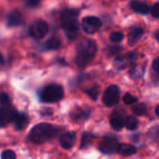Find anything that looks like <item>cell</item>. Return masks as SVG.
Listing matches in <instances>:
<instances>
[{
  "instance_id": "d4e9b609",
  "label": "cell",
  "mask_w": 159,
  "mask_h": 159,
  "mask_svg": "<svg viewBox=\"0 0 159 159\" xmlns=\"http://www.w3.org/2000/svg\"><path fill=\"white\" fill-rule=\"evenodd\" d=\"M123 101L127 105H130V104L136 103L138 102V99L135 96L131 95L130 93H127V94H125V96L123 98Z\"/></svg>"
},
{
  "instance_id": "d6986e66",
  "label": "cell",
  "mask_w": 159,
  "mask_h": 159,
  "mask_svg": "<svg viewBox=\"0 0 159 159\" xmlns=\"http://www.w3.org/2000/svg\"><path fill=\"white\" fill-rule=\"evenodd\" d=\"M145 73V68L143 66H140V65H134L130 68L129 71V76L133 79V80H139L141 79L143 75Z\"/></svg>"
},
{
  "instance_id": "1f68e13d",
  "label": "cell",
  "mask_w": 159,
  "mask_h": 159,
  "mask_svg": "<svg viewBox=\"0 0 159 159\" xmlns=\"http://www.w3.org/2000/svg\"><path fill=\"white\" fill-rule=\"evenodd\" d=\"M153 69L155 70L156 73H157L159 75V58L156 59L153 62Z\"/></svg>"
},
{
  "instance_id": "ffe728a7",
  "label": "cell",
  "mask_w": 159,
  "mask_h": 159,
  "mask_svg": "<svg viewBox=\"0 0 159 159\" xmlns=\"http://www.w3.org/2000/svg\"><path fill=\"white\" fill-rule=\"evenodd\" d=\"M61 47V40L58 37H50L46 43H45V48L46 49L48 50H55L58 49Z\"/></svg>"
},
{
  "instance_id": "9a60e30c",
  "label": "cell",
  "mask_w": 159,
  "mask_h": 159,
  "mask_svg": "<svg viewBox=\"0 0 159 159\" xmlns=\"http://www.w3.org/2000/svg\"><path fill=\"white\" fill-rule=\"evenodd\" d=\"M13 122H14L15 129L18 130H21L26 128L29 122V118H28V116L24 113H17Z\"/></svg>"
},
{
  "instance_id": "7a4b0ae2",
  "label": "cell",
  "mask_w": 159,
  "mask_h": 159,
  "mask_svg": "<svg viewBox=\"0 0 159 159\" xmlns=\"http://www.w3.org/2000/svg\"><path fill=\"white\" fill-rule=\"evenodd\" d=\"M60 129L48 123H40L35 125L29 132V139L34 143H46L57 136Z\"/></svg>"
},
{
  "instance_id": "52a82bcc",
  "label": "cell",
  "mask_w": 159,
  "mask_h": 159,
  "mask_svg": "<svg viewBox=\"0 0 159 159\" xmlns=\"http://www.w3.org/2000/svg\"><path fill=\"white\" fill-rule=\"evenodd\" d=\"M102 20L97 18V17H93V16H89L83 19L82 20V27L83 30L89 34H95L96 32L99 31V29L102 27Z\"/></svg>"
},
{
  "instance_id": "f1b7e54d",
  "label": "cell",
  "mask_w": 159,
  "mask_h": 159,
  "mask_svg": "<svg viewBox=\"0 0 159 159\" xmlns=\"http://www.w3.org/2000/svg\"><path fill=\"white\" fill-rule=\"evenodd\" d=\"M151 13H152L153 17L159 19V3H157L153 6V7L151 9Z\"/></svg>"
},
{
  "instance_id": "8fae6325",
  "label": "cell",
  "mask_w": 159,
  "mask_h": 159,
  "mask_svg": "<svg viewBox=\"0 0 159 159\" xmlns=\"http://www.w3.org/2000/svg\"><path fill=\"white\" fill-rule=\"evenodd\" d=\"M126 118H127V115L124 110H116L111 116V119H110L111 126L116 130H119L125 126Z\"/></svg>"
},
{
  "instance_id": "e575fe53",
  "label": "cell",
  "mask_w": 159,
  "mask_h": 159,
  "mask_svg": "<svg viewBox=\"0 0 159 159\" xmlns=\"http://www.w3.org/2000/svg\"><path fill=\"white\" fill-rule=\"evenodd\" d=\"M1 62H3V56H2V54L0 53V63Z\"/></svg>"
},
{
  "instance_id": "4fadbf2b",
  "label": "cell",
  "mask_w": 159,
  "mask_h": 159,
  "mask_svg": "<svg viewBox=\"0 0 159 159\" xmlns=\"http://www.w3.org/2000/svg\"><path fill=\"white\" fill-rule=\"evenodd\" d=\"M90 116V109L88 107H78L75 108L71 113V117L75 122H81L87 120Z\"/></svg>"
},
{
  "instance_id": "5bb4252c",
  "label": "cell",
  "mask_w": 159,
  "mask_h": 159,
  "mask_svg": "<svg viewBox=\"0 0 159 159\" xmlns=\"http://www.w3.org/2000/svg\"><path fill=\"white\" fill-rule=\"evenodd\" d=\"M22 20H22V16H21L20 12H19L18 10H13L7 15V25L8 27L19 26L22 23Z\"/></svg>"
},
{
  "instance_id": "4316f807",
  "label": "cell",
  "mask_w": 159,
  "mask_h": 159,
  "mask_svg": "<svg viewBox=\"0 0 159 159\" xmlns=\"http://www.w3.org/2000/svg\"><path fill=\"white\" fill-rule=\"evenodd\" d=\"M1 159H16V155L11 150H6V151L2 152Z\"/></svg>"
},
{
  "instance_id": "3957f363",
  "label": "cell",
  "mask_w": 159,
  "mask_h": 159,
  "mask_svg": "<svg viewBox=\"0 0 159 159\" xmlns=\"http://www.w3.org/2000/svg\"><path fill=\"white\" fill-rule=\"evenodd\" d=\"M96 52H97L96 43L89 38L83 39L77 47V53L75 57L76 64L80 67L86 66L93 60V58L96 55Z\"/></svg>"
},
{
  "instance_id": "277c9868",
  "label": "cell",
  "mask_w": 159,
  "mask_h": 159,
  "mask_svg": "<svg viewBox=\"0 0 159 159\" xmlns=\"http://www.w3.org/2000/svg\"><path fill=\"white\" fill-rule=\"evenodd\" d=\"M63 97V89L58 84H50L45 87L40 94V99L43 102L53 103L61 101Z\"/></svg>"
},
{
  "instance_id": "e0dca14e",
  "label": "cell",
  "mask_w": 159,
  "mask_h": 159,
  "mask_svg": "<svg viewBox=\"0 0 159 159\" xmlns=\"http://www.w3.org/2000/svg\"><path fill=\"white\" fill-rule=\"evenodd\" d=\"M130 7L137 13L140 14H147L150 10L149 6L144 3V2H141V1H132L130 2Z\"/></svg>"
},
{
  "instance_id": "30bf717a",
  "label": "cell",
  "mask_w": 159,
  "mask_h": 159,
  "mask_svg": "<svg viewBox=\"0 0 159 159\" xmlns=\"http://www.w3.org/2000/svg\"><path fill=\"white\" fill-rule=\"evenodd\" d=\"M137 53L135 52H130L128 53L126 55H122V56H118L116 58L114 64L117 69H125L127 68L129 65H131L136 60H137Z\"/></svg>"
},
{
  "instance_id": "83f0119b",
  "label": "cell",
  "mask_w": 159,
  "mask_h": 159,
  "mask_svg": "<svg viewBox=\"0 0 159 159\" xmlns=\"http://www.w3.org/2000/svg\"><path fill=\"white\" fill-rule=\"evenodd\" d=\"M91 143V138L90 135H89L88 133H84L83 138H82V143H81V148H86L89 145V143Z\"/></svg>"
},
{
  "instance_id": "484cf974",
  "label": "cell",
  "mask_w": 159,
  "mask_h": 159,
  "mask_svg": "<svg viewBox=\"0 0 159 159\" xmlns=\"http://www.w3.org/2000/svg\"><path fill=\"white\" fill-rule=\"evenodd\" d=\"M10 102H11V100H10V97L7 94V93H0V104L2 106H8L10 105Z\"/></svg>"
},
{
  "instance_id": "4dcf8cb0",
  "label": "cell",
  "mask_w": 159,
  "mask_h": 159,
  "mask_svg": "<svg viewBox=\"0 0 159 159\" xmlns=\"http://www.w3.org/2000/svg\"><path fill=\"white\" fill-rule=\"evenodd\" d=\"M120 50H121V48H120V47L114 46V47H112V48L109 49V54H110V55H115L116 53L119 52Z\"/></svg>"
},
{
  "instance_id": "2e32d148",
  "label": "cell",
  "mask_w": 159,
  "mask_h": 159,
  "mask_svg": "<svg viewBox=\"0 0 159 159\" xmlns=\"http://www.w3.org/2000/svg\"><path fill=\"white\" fill-rule=\"evenodd\" d=\"M143 33H144V30L142 27L132 28L129 34V43L130 45H135L143 35Z\"/></svg>"
},
{
  "instance_id": "8992f818",
  "label": "cell",
  "mask_w": 159,
  "mask_h": 159,
  "mask_svg": "<svg viewBox=\"0 0 159 159\" xmlns=\"http://www.w3.org/2000/svg\"><path fill=\"white\" fill-rule=\"evenodd\" d=\"M48 24L45 20H38L34 21L29 27V34L36 39H40L45 37V35L48 32Z\"/></svg>"
},
{
  "instance_id": "f546056e",
  "label": "cell",
  "mask_w": 159,
  "mask_h": 159,
  "mask_svg": "<svg viewBox=\"0 0 159 159\" xmlns=\"http://www.w3.org/2000/svg\"><path fill=\"white\" fill-rule=\"evenodd\" d=\"M39 4H40V2L37 0H30V1L26 2V6L29 7H36L37 6H39Z\"/></svg>"
},
{
  "instance_id": "ac0fdd59",
  "label": "cell",
  "mask_w": 159,
  "mask_h": 159,
  "mask_svg": "<svg viewBox=\"0 0 159 159\" xmlns=\"http://www.w3.org/2000/svg\"><path fill=\"white\" fill-rule=\"evenodd\" d=\"M136 148L133 145L130 144H127V143H123V144H119L118 148H117V153L123 157H129L132 156L136 153Z\"/></svg>"
},
{
  "instance_id": "44dd1931",
  "label": "cell",
  "mask_w": 159,
  "mask_h": 159,
  "mask_svg": "<svg viewBox=\"0 0 159 159\" xmlns=\"http://www.w3.org/2000/svg\"><path fill=\"white\" fill-rule=\"evenodd\" d=\"M138 120L134 117V116H127L126 118V121H125V127L128 129H130V130H133L135 129H137L138 127Z\"/></svg>"
},
{
  "instance_id": "5b68a950",
  "label": "cell",
  "mask_w": 159,
  "mask_h": 159,
  "mask_svg": "<svg viewBox=\"0 0 159 159\" xmlns=\"http://www.w3.org/2000/svg\"><path fill=\"white\" fill-rule=\"evenodd\" d=\"M120 99V89L117 86L112 85L106 89L103 93L102 102L107 107L115 106L118 103Z\"/></svg>"
},
{
  "instance_id": "cb8c5ba5",
  "label": "cell",
  "mask_w": 159,
  "mask_h": 159,
  "mask_svg": "<svg viewBox=\"0 0 159 159\" xmlns=\"http://www.w3.org/2000/svg\"><path fill=\"white\" fill-rule=\"evenodd\" d=\"M124 34L120 32H115L113 34H111L110 35V40L114 43H120L121 41L124 40Z\"/></svg>"
},
{
  "instance_id": "d6a6232c",
  "label": "cell",
  "mask_w": 159,
  "mask_h": 159,
  "mask_svg": "<svg viewBox=\"0 0 159 159\" xmlns=\"http://www.w3.org/2000/svg\"><path fill=\"white\" fill-rule=\"evenodd\" d=\"M156 38H157V40L159 42V31H157V32L156 33Z\"/></svg>"
},
{
  "instance_id": "603a6c76",
  "label": "cell",
  "mask_w": 159,
  "mask_h": 159,
  "mask_svg": "<svg viewBox=\"0 0 159 159\" xmlns=\"http://www.w3.org/2000/svg\"><path fill=\"white\" fill-rule=\"evenodd\" d=\"M86 92H87V94H88L92 100L96 101V100L98 99V97H99V94H100V88H99L98 86H94V87H92V88L87 89Z\"/></svg>"
},
{
  "instance_id": "9c48e42d",
  "label": "cell",
  "mask_w": 159,
  "mask_h": 159,
  "mask_svg": "<svg viewBox=\"0 0 159 159\" xmlns=\"http://www.w3.org/2000/svg\"><path fill=\"white\" fill-rule=\"evenodd\" d=\"M17 112L15 108L11 105L8 106H2L0 108V128L5 127L8 123L14 120Z\"/></svg>"
},
{
  "instance_id": "ba28073f",
  "label": "cell",
  "mask_w": 159,
  "mask_h": 159,
  "mask_svg": "<svg viewBox=\"0 0 159 159\" xmlns=\"http://www.w3.org/2000/svg\"><path fill=\"white\" fill-rule=\"evenodd\" d=\"M119 143L116 138L113 137H105L100 143V151L106 155H111L117 152V148Z\"/></svg>"
},
{
  "instance_id": "6da1fadb",
  "label": "cell",
  "mask_w": 159,
  "mask_h": 159,
  "mask_svg": "<svg viewBox=\"0 0 159 159\" xmlns=\"http://www.w3.org/2000/svg\"><path fill=\"white\" fill-rule=\"evenodd\" d=\"M78 15V10L74 8H66L61 14V26L66 36L71 40L76 38L79 34Z\"/></svg>"
},
{
  "instance_id": "7402d4cb",
  "label": "cell",
  "mask_w": 159,
  "mask_h": 159,
  "mask_svg": "<svg viewBox=\"0 0 159 159\" xmlns=\"http://www.w3.org/2000/svg\"><path fill=\"white\" fill-rule=\"evenodd\" d=\"M132 111L137 116H143L147 112V107L144 103H138L132 107Z\"/></svg>"
},
{
  "instance_id": "836d02e7",
  "label": "cell",
  "mask_w": 159,
  "mask_h": 159,
  "mask_svg": "<svg viewBox=\"0 0 159 159\" xmlns=\"http://www.w3.org/2000/svg\"><path fill=\"white\" fill-rule=\"evenodd\" d=\"M156 114H157V116L159 117V105L157 107V109H156Z\"/></svg>"
},
{
  "instance_id": "7c38bea8",
  "label": "cell",
  "mask_w": 159,
  "mask_h": 159,
  "mask_svg": "<svg viewBox=\"0 0 159 159\" xmlns=\"http://www.w3.org/2000/svg\"><path fill=\"white\" fill-rule=\"evenodd\" d=\"M76 141V134L74 131H67L60 137V144L63 149H71Z\"/></svg>"
}]
</instances>
